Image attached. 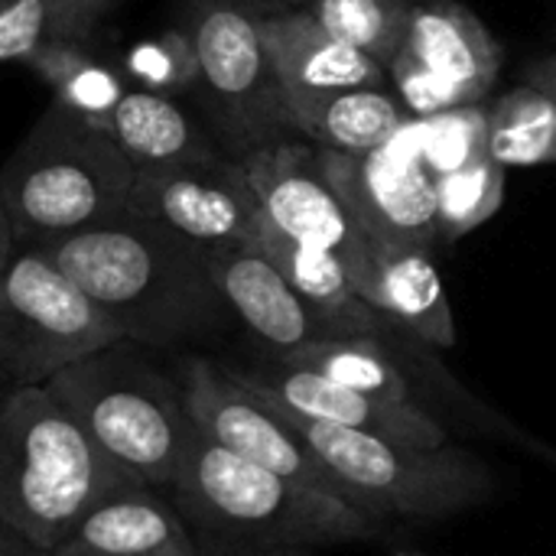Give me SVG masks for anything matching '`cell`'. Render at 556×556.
I'll return each instance as SVG.
<instances>
[{"label":"cell","instance_id":"cell-19","mask_svg":"<svg viewBox=\"0 0 556 556\" xmlns=\"http://www.w3.org/2000/svg\"><path fill=\"white\" fill-rule=\"evenodd\" d=\"M254 248L283 274V280L300 293V300L309 309H316L339 336H397L401 332L391 319H384L371 303L362 300L349 267L336 254L280 235L277 228L267 225V218Z\"/></svg>","mask_w":556,"mask_h":556},{"label":"cell","instance_id":"cell-10","mask_svg":"<svg viewBox=\"0 0 556 556\" xmlns=\"http://www.w3.org/2000/svg\"><path fill=\"white\" fill-rule=\"evenodd\" d=\"M176 381L182 388L186 410L202 437L280 479H290L313 492L339 495L329 472L309 453L293 424L277 407L241 388L228 375V368L202 355H186L176 368Z\"/></svg>","mask_w":556,"mask_h":556},{"label":"cell","instance_id":"cell-18","mask_svg":"<svg viewBox=\"0 0 556 556\" xmlns=\"http://www.w3.org/2000/svg\"><path fill=\"white\" fill-rule=\"evenodd\" d=\"M274 362L319 371L384 404H424V397L414 388V365L427 362V345H420L404 332L323 339L290 355H280Z\"/></svg>","mask_w":556,"mask_h":556},{"label":"cell","instance_id":"cell-23","mask_svg":"<svg viewBox=\"0 0 556 556\" xmlns=\"http://www.w3.org/2000/svg\"><path fill=\"white\" fill-rule=\"evenodd\" d=\"M124 0H0V65L59 42H91Z\"/></svg>","mask_w":556,"mask_h":556},{"label":"cell","instance_id":"cell-6","mask_svg":"<svg viewBox=\"0 0 556 556\" xmlns=\"http://www.w3.org/2000/svg\"><path fill=\"white\" fill-rule=\"evenodd\" d=\"M287 420L329 472L336 492L381 525L391 518H453L482 505L495 492V472L489 463L463 446L446 443L420 450L342 427L296 417Z\"/></svg>","mask_w":556,"mask_h":556},{"label":"cell","instance_id":"cell-4","mask_svg":"<svg viewBox=\"0 0 556 556\" xmlns=\"http://www.w3.org/2000/svg\"><path fill=\"white\" fill-rule=\"evenodd\" d=\"M49 394L134 482L169 492L195 440L176 375L160 371L130 339L59 371Z\"/></svg>","mask_w":556,"mask_h":556},{"label":"cell","instance_id":"cell-27","mask_svg":"<svg viewBox=\"0 0 556 556\" xmlns=\"http://www.w3.org/2000/svg\"><path fill=\"white\" fill-rule=\"evenodd\" d=\"M505 202V166L489 153L437 176V241L453 244L485 225Z\"/></svg>","mask_w":556,"mask_h":556},{"label":"cell","instance_id":"cell-25","mask_svg":"<svg viewBox=\"0 0 556 556\" xmlns=\"http://www.w3.org/2000/svg\"><path fill=\"white\" fill-rule=\"evenodd\" d=\"M489 156L508 166L556 163V101L518 85L489 108Z\"/></svg>","mask_w":556,"mask_h":556},{"label":"cell","instance_id":"cell-12","mask_svg":"<svg viewBox=\"0 0 556 556\" xmlns=\"http://www.w3.org/2000/svg\"><path fill=\"white\" fill-rule=\"evenodd\" d=\"M127 212L202 251L254 244L264 228L261 202L231 156L137 169Z\"/></svg>","mask_w":556,"mask_h":556},{"label":"cell","instance_id":"cell-38","mask_svg":"<svg viewBox=\"0 0 556 556\" xmlns=\"http://www.w3.org/2000/svg\"><path fill=\"white\" fill-rule=\"evenodd\" d=\"M534 446H538V443H534ZM538 450H541V453H544V456H547V459L556 466V450H544V446H538Z\"/></svg>","mask_w":556,"mask_h":556},{"label":"cell","instance_id":"cell-11","mask_svg":"<svg viewBox=\"0 0 556 556\" xmlns=\"http://www.w3.org/2000/svg\"><path fill=\"white\" fill-rule=\"evenodd\" d=\"M238 163L261 202L267 225L300 244L336 254L362 293L371 277L375 254L345 202L329 186L319 166V150L309 143L283 140Z\"/></svg>","mask_w":556,"mask_h":556},{"label":"cell","instance_id":"cell-22","mask_svg":"<svg viewBox=\"0 0 556 556\" xmlns=\"http://www.w3.org/2000/svg\"><path fill=\"white\" fill-rule=\"evenodd\" d=\"M68 541L111 556H199L173 498L140 482L101 502Z\"/></svg>","mask_w":556,"mask_h":556},{"label":"cell","instance_id":"cell-17","mask_svg":"<svg viewBox=\"0 0 556 556\" xmlns=\"http://www.w3.org/2000/svg\"><path fill=\"white\" fill-rule=\"evenodd\" d=\"M362 300L371 303L384 319H391L404 336L417 339L430 352L456 345V319L443 277L433 264V251H378Z\"/></svg>","mask_w":556,"mask_h":556},{"label":"cell","instance_id":"cell-14","mask_svg":"<svg viewBox=\"0 0 556 556\" xmlns=\"http://www.w3.org/2000/svg\"><path fill=\"white\" fill-rule=\"evenodd\" d=\"M208 270L228 316L241 323L270 352V358L290 355L323 339H342L316 309L300 300V293L254 244L208 251Z\"/></svg>","mask_w":556,"mask_h":556},{"label":"cell","instance_id":"cell-24","mask_svg":"<svg viewBox=\"0 0 556 556\" xmlns=\"http://www.w3.org/2000/svg\"><path fill=\"white\" fill-rule=\"evenodd\" d=\"M23 65L33 75H39V81L52 91L55 104H62L65 111H72L85 121H94L101 127L108 124L111 111L130 88L124 72L114 68L111 62H104L101 55H94V49L88 42L49 46V49L36 52L33 59H26Z\"/></svg>","mask_w":556,"mask_h":556},{"label":"cell","instance_id":"cell-30","mask_svg":"<svg viewBox=\"0 0 556 556\" xmlns=\"http://www.w3.org/2000/svg\"><path fill=\"white\" fill-rule=\"evenodd\" d=\"M388 85L394 88V94L401 98V104L417 117V121H430L440 114H450L456 108H469L440 75H433L407 46L394 55V62L388 65Z\"/></svg>","mask_w":556,"mask_h":556},{"label":"cell","instance_id":"cell-7","mask_svg":"<svg viewBox=\"0 0 556 556\" xmlns=\"http://www.w3.org/2000/svg\"><path fill=\"white\" fill-rule=\"evenodd\" d=\"M179 26L199 59L192 94L225 156L244 160L296 134L254 10L238 0H186Z\"/></svg>","mask_w":556,"mask_h":556},{"label":"cell","instance_id":"cell-26","mask_svg":"<svg viewBox=\"0 0 556 556\" xmlns=\"http://www.w3.org/2000/svg\"><path fill=\"white\" fill-rule=\"evenodd\" d=\"M303 10L332 36L388 68L407 46L414 0H309Z\"/></svg>","mask_w":556,"mask_h":556},{"label":"cell","instance_id":"cell-8","mask_svg":"<svg viewBox=\"0 0 556 556\" xmlns=\"http://www.w3.org/2000/svg\"><path fill=\"white\" fill-rule=\"evenodd\" d=\"M121 339L124 332L46 251L16 244L0 270V391L46 388Z\"/></svg>","mask_w":556,"mask_h":556},{"label":"cell","instance_id":"cell-3","mask_svg":"<svg viewBox=\"0 0 556 556\" xmlns=\"http://www.w3.org/2000/svg\"><path fill=\"white\" fill-rule=\"evenodd\" d=\"M134 479L114 466L49 394H0V518L36 554L65 544L78 525Z\"/></svg>","mask_w":556,"mask_h":556},{"label":"cell","instance_id":"cell-32","mask_svg":"<svg viewBox=\"0 0 556 556\" xmlns=\"http://www.w3.org/2000/svg\"><path fill=\"white\" fill-rule=\"evenodd\" d=\"M16 235H13V225H10V215H7V205H3V195H0V270L7 267V261L13 257L16 251Z\"/></svg>","mask_w":556,"mask_h":556},{"label":"cell","instance_id":"cell-35","mask_svg":"<svg viewBox=\"0 0 556 556\" xmlns=\"http://www.w3.org/2000/svg\"><path fill=\"white\" fill-rule=\"evenodd\" d=\"M238 3L248 7V10H254L257 16H267V13H280L283 10L280 0H238Z\"/></svg>","mask_w":556,"mask_h":556},{"label":"cell","instance_id":"cell-1","mask_svg":"<svg viewBox=\"0 0 556 556\" xmlns=\"http://www.w3.org/2000/svg\"><path fill=\"white\" fill-rule=\"evenodd\" d=\"M36 248L140 349H182L218 336L231 323L208 270V251L134 212Z\"/></svg>","mask_w":556,"mask_h":556},{"label":"cell","instance_id":"cell-31","mask_svg":"<svg viewBox=\"0 0 556 556\" xmlns=\"http://www.w3.org/2000/svg\"><path fill=\"white\" fill-rule=\"evenodd\" d=\"M525 85H531L534 91H541L551 101H556V52L554 55H544L541 62H534L525 72Z\"/></svg>","mask_w":556,"mask_h":556},{"label":"cell","instance_id":"cell-36","mask_svg":"<svg viewBox=\"0 0 556 556\" xmlns=\"http://www.w3.org/2000/svg\"><path fill=\"white\" fill-rule=\"evenodd\" d=\"M261 556H309V551H303V547H290V551H270V554H261Z\"/></svg>","mask_w":556,"mask_h":556},{"label":"cell","instance_id":"cell-34","mask_svg":"<svg viewBox=\"0 0 556 556\" xmlns=\"http://www.w3.org/2000/svg\"><path fill=\"white\" fill-rule=\"evenodd\" d=\"M42 556H111V554L94 551V547H85V544H78V541H65V544H59L55 551H49V554H42Z\"/></svg>","mask_w":556,"mask_h":556},{"label":"cell","instance_id":"cell-39","mask_svg":"<svg viewBox=\"0 0 556 556\" xmlns=\"http://www.w3.org/2000/svg\"><path fill=\"white\" fill-rule=\"evenodd\" d=\"M394 556H424V554H394Z\"/></svg>","mask_w":556,"mask_h":556},{"label":"cell","instance_id":"cell-9","mask_svg":"<svg viewBox=\"0 0 556 556\" xmlns=\"http://www.w3.org/2000/svg\"><path fill=\"white\" fill-rule=\"evenodd\" d=\"M414 127L365 156L316 147L329 186L362 228L371 254L394 248L433 251L437 244V176L424 160L420 130Z\"/></svg>","mask_w":556,"mask_h":556},{"label":"cell","instance_id":"cell-33","mask_svg":"<svg viewBox=\"0 0 556 556\" xmlns=\"http://www.w3.org/2000/svg\"><path fill=\"white\" fill-rule=\"evenodd\" d=\"M3 394V391H0ZM0 556H42L36 554L26 541H20L7 525H3V518H0Z\"/></svg>","mask_w":556,"mask_h":556},{"label":"cell","instance_id":"cell-20","mask_svg":"<svg viewBox=\"0 0 556 556\" xmlns=\"http://www.w3.org/2000/svg\"><path fill=\"white\" fill-rule=\"evenodd\" d=\"M293 130L313 147L365 156L404 134L417 117L388 88H345L319 94H287Z\"/></svg>","mask_w":556,"mask_h":556},{"label":"cell","instance_id":"cell-2","mask_svg":"<svg viewBox=\"0 0 556 556\" xmlns=\"http://www.w3.org/2000/svg\"><path fill=\"white\" fill-rule=\"evenodd\" d=\"M199 556H261L290 547L371 541L381 521L339 495L280 479L195 430L182 472L166 492Z\"/></svg>","mask_w":556,"mask_h":556},{"label":"cell","instance_id":"cell-5","mask_svg":"<svg viewBox=\"0 0 556 556\" xmlns=\"http://www.w3.org/2000/svg\"><path fill=\"white\" fill-rule=\"evenodd\" d=\"M134 176L101 124L52 101L0 166V195L16 241L42 244L124 215Z\"/></svg>","mask_w":556,"mask_h":556},{"label":"cell","instance_id":"cell-13","mask_svg":"<svg viewBox=\"0 0 556 556\" xmlns=\"http://www.w3.org/2000/svg\"><path fill=\"white\" fill-rule=\"evenodd\" d=\"M228 375L241 388H248L254 397H261L264 404L296 420L371 433V437L404 443V446H420V450H437L450 443V430L433 417L430 407L384 404L309 368H296V365H283L270 358L267 368H257V371L228 368Z\"/></svg>","mask_w":556,"mask_h":556},{"label":"cell","instance_id":"cell-29","mask_svg":"<svg viewBox=\"0 0 556 556\" xmlns=\"http://www.w3.org/2000/svg\"><path fill=\"white\" fill-rule=\"evenodd\" d=\"M420 150L433 176H446L489 153V108L469 104L424 121Z\"/></svg>","mask_w":556,"mask_h":556},{"label":"cell","instance_id":"cell-16","mask_svg":"<svg viewBox=\"0 0 556 556\" xmlns=\"http://www.w3.org/2000/svg\"><path fill=\"white\" fill-rule=\"evenodd\" d=\"M407 49L466 104H479L502 72V46L456 0H414Z\"/></svg>","mask_w":556,"mask_h":556},{"label":"cell","instance_id":"cell-28","mask_svg":"<svg viewBox=\"0 0 556 556\" xmlns=\"http://www.w3.org/2000/svg\"><path fill=\"white\" fill-rule=\"evenodd\" d=\"M121 72L130 81V88L176 98V94H186L195 88L199 59H195L192 39L186 36V29L176 26L153 39L134 42L121 62Z\"/></svg>","mask_w":556,"mask_h":556},{"label":"cell","instance_id":"cell-37","mask_svg":"<svg viewBox=\"0 0 556 556\" xmlns=\"http://www.w3.org/2000/svg\"><path fill=\"white\" fill-rule=\"evenodd\" d=\"M283 3V10H293V7H306L309 0H280Z\"/></svg>","mask_w":556,"mask_h":556},{"label":"cell","instance_id":"cell-21","mask_svg":"<svg viewBox=\"0 0 556 556\" xmlns=\"http://www.w3.org/2000/svg\"><path fill=\"white\" fill-rule=\"evenodd\" d=\"M104 130L134 163V169H160L179 163H205L225 156L218 140L176 98L127 88L111 111Z\"/></svg>","mask_w":556,"mask_h":556},{"label":"cell","instance_id":"cell-15","mask_svg":"<svg viewBox=\"0 0 556 556\" xmlns=\"http://www.w3.org/2000/svg\"><path fill=\"white\" fill-rule=\"evenodd\" d=\"M257 26L287 94L391 88L388 68L381 62L332 36L303 7L257 16Z\"/></svg>","mask_w":556,"mask_h":556}]
</instances>
